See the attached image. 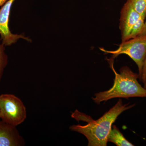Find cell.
<instances>
[{
  "label": "cell",
  "mask_w": 146,
  "mask_h": 146,
  "mask_svg": "<svg viewBox=\"0 0 146 146\" xmlns=\"http://www.w3.org/2000/svg\"><path fill=\"white\" fill-rule=\"evenodd\" d=\"M134 106L129 103L123 104L122 100H119L114 106L97 120L91 119L89 116L76 110L72 113L71 117L78 121H85L88 124L84 125H73L70 129L84 135L89 142L88 146H107L108 136L113 123L123 112Z\"/></svg>",
  "instance_id": "6da1fadb"
},
{
  "label": "cell",
  "mask_w": 146,
  "mask_h": 146,
  "mask_svg": "<svg viewBox=\"0 0 146 146\" xmlns=\"http://www.w3.org/2000/svg\"><path fill=\"white\" fill-rule=\"evenodd\" d=\"M112 59L108 60L115 74L113 86L107 91L95 94V97L92 98L94 101L99 104L115 98H146V89L138 82L139 74L133 72L127 66L122 67L120 73L117 72L113 66V58Z\"/></svg>",
  "instance_id": "7a4b0ae2"
},
{
  "label": "cell",
  "mask_w": 146,
  "mask_h": 146,
  "mask_svg": "<svg viewBox=\"0 0 146 146\" xmlns=\"http://www.w3.org/2000/svg\"><path fill=\"white\" fill-rule=\"evenodd\" d=\"M1 119L9 124L17 126L27 118L26 108L18 97L11 94L0 95Z\"/></svg>",
  "instance_id": "3957f363"
},
{
  "label": "cell",
  "mask_w": 146,
  "mask_h": 146,
  "mask_svg": "<svg viewBox=\"0 0 146 146\" xmlns=\"http://www.w3.org/2000/svg\"><path fill=\"white\" fill-rule=\"evenodd\" d=\"M119 29L122 42L139 36L143 29L145 19L126 1L120 12Z\"/></svg>",
  "instance_id": "277c9868"
},
{
  "label": "cell",
  "mask_w": 146,
  "mask_h": 146,
  "mask_svg": "<svg viewBox=\"0 0 146 146\" xmlns=\"http://www.w3.org/2000/svg\"><path fill=\"white\" fill-rule=\"evenodd\" d=\"M100 49L105 53L113 54L114 58L119 55H127L138 66V74L140 76L144 59L146 56V35L138 36L125 42H122L118 48L115 50H108L102 48Z\"/></svg>",
  "instance_id": "5b68a950"
},
{
  "label": "cell",
  "mask_w": 146,
  "mask_h": 146,
  "mask_svg": "<svg viewBox=\"0 0 146 146\" xmlns=\"http://www.w3.org/2000/svg\"><path fill=\"white\" fill-rule=\"evenodd\" d=\"M15 0H8L0 9V35L2 44L5 46H9L15 44L18 39H23L31 41L30 39L23 35L13 34L9 27L11 9Z\"/></svg>",
  "instance_id": "8992f818"
},
{
  "label": "cell",
  "mask_w": 146,
  "mask_h": 146,
  "mask_svg": "<svg viewBox=\"0 0 146 146\" xmlns=\"http://www.w3.org/2000/svg\"><path fill=\"white\" fill-rule=\"evenodd\" d=\"M25 140L15 126L0 120V146H22Z\"/></svg>",
  "instance_id": "52a82bcc"
},
{
  "label": "cell",
  "mask_w": 146,
  "mask_h": 146,
  "mask_svg": "<svg viewBox=\"0 0 146 146\" xmlns=\"http://www.w3.org/2000/svg\"><path fill=\"white\" fill-rule=\"evenodd\" d=\"M108 142H110L117 146H133L134 145L127 141L119 129L115 125L112 126L107 137Z\"/></svg>",
  "instance_id": "ba28073f"
},
{
  "label": "cell",
  "mask_w": 146,
  "mask_h": 146,
  "mask_svg": "<svg viewBox=\"0 0 146 146\" xmlns=\"http://www.w3.org/2000/svg\"><path fill=\"white\" fill-rule=\"evenodd\" d=\"M133 9L144 19L146 17V0H127Z\"/></svg>",
  "instance_id": "9c48e42d"
},
{
  "label": "cell",
  "mask_w": 146,
  "mask_h": 146,
  "mask_svg": "<svg viewBox=\"0 0 146 146\" xmlns=\"http://www.w3.org/2000/svg\"><path fill=\"white\" fill-rule=\"evenodd\" d=\"M5 46L0 44V83L2 78L4 70L8 63V57L5 52Z\"/></svg>",
  "instance_id": "30bf717a"
},
{
  "label": "cell",
  "mask_w": 146,
  "mask_h": 146,
  "mask_svg": "<svg viewBox=\"0 0 146 146\" xmlns=\"http://www.w3.org/2000/svg\"><path fill=\"white\" fill-rule=\"evenodd\" d=\"M139 80L143 84V87L146 89V56L144 59L143 68Z\"/></svg>",
  "instance_id": "8fae6325"
},
{
  "label": "cell",
  "mask_w": 146,
  "mask_h": 146,
  "mask_svg": "<svg viewBox=\"0 0 146 146\" xmlns=\"http://www.w3.org/2000/svg\"><path fill=\"white\" fill-rule=\"evenodd\" d=\"M142 35H146V17L143 29V31L142 32L141 34L139 36H142Z\"/></svg>",
  "instance_id": "7c38bea8"
},
{
  "label": "cell",
  "mask_w": 146,
  "mask_h": 146,
  "mask_svg": "<svg viewBox=\"0 0 146 146\" xmlns=\"http://www.w3.org/2000/svg\"><path fill=\"white\" fill-rule=\"evenodd\" d=\"M7 0H0V6H1L4 4Z\"/></svg>",
  "instance_id": "4fadbf2b"
},
{
  "label": "cell",
  "mask_w": 146,
  "mask_h": 146,
  "mask_svg": "<svg viewBox=\"0 0 146 146\" xmlns=\"http://www.w3.org/2000/svg\"><path fill=\"white\" fill-rule=\"evenodd\" d=\"M0 119H1V116H0Z\"/></svg>",
  "instance_id": "5bb4252c"
}]
</instances>
